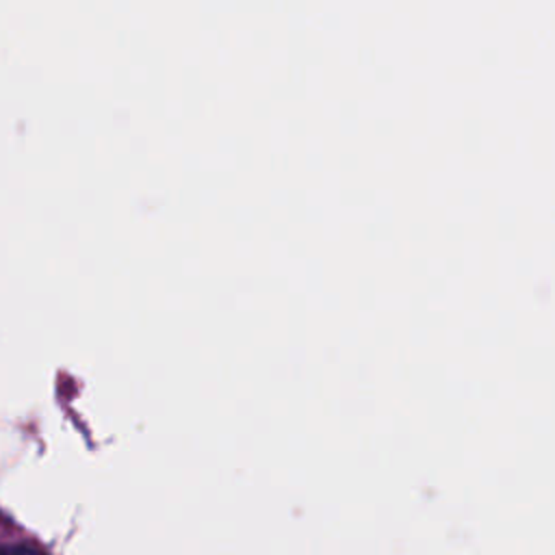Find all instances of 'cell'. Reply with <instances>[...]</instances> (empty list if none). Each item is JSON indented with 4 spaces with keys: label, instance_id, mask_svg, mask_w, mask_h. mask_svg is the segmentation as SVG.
<instances>
[{
    "label": "cell",
    "instance_id": "obj_1",
    "mask_svg": "<svg viewBox=\"0 0 555 555\" xmlns=\"http://www.w3.org/2000/svg\"><path fill=\"white\" fill-rule=\"evenodd\" d=\"M7 555H41V553L35 551V548H30V546L20 544V546H11V548L7 551Z\"/></svg>",
    "mask_w": 555,
    "mask_h": 555
}]
</instances>
